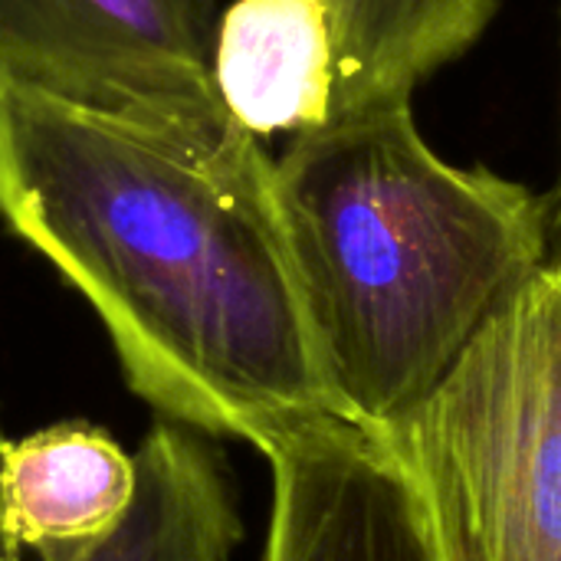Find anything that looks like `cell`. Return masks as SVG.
Segmentation results:
<instances>
[{
    "instance_id": "1",
    "label": "cell",
    "mask_w": 561,
    "mask_h": 561,
    "mask_svg": "<svg viewBox=\"0 0 561 561\" xmlns=\"http://www.w3.org/2000/svg\"><path fill=\"white\" fill-rule=\"evenodd\" d=\"M0 220L92 306L161 417L260 450L332 411L276 161L220 99L95 105L0 69Z\"/></svg>"
},
{
    "instance_id": "2",
    "label": "cell",
    "mask_w": 561,
    "mask_h": 561,
    "mask_svg": "<svg viewBox=\"0 0 561 561\" xmlns=\"http://www.w3.org/2000/svg\"><path fill=\"white\" fill-rule=\"evenodd\" d=\"M289 253L332 411H414L549 263L546 194L444 161L411 102L335 115L276 158Z\"/></svg>"
},
{
    "instance_id": "3",
    "label": "cell",
    "mask_w": 561,
    "mask_h": 561,
    "mask_svg": "<svg viewBox=\"0 0 561 561\" xmlns=\"http://www.w3.org/2000/svg\"><path fill=\"white\" fill-rule=\"evenodd\" d=\"M381 434L440 561H561V260Z\"/></svg>"
},
{
    "instance_id": "4",
    "label": "cell",
    "mask_w": 561,
    "mask_h": 561,
    "mask_svg": "<svg viewBox=\"0 0 561 561\" xmlns=\"http://www.w3.org/2000/svg\"><path fill=\"white\" fill-rule=\"evenodd\" d=\"M214 0H0V69L95 105L217 99Z\"/></svg>"
},
{
    "instance_id": "5",
    "label": "cell",
    "mask_w": 561,
    "mask_h": 561,
    "mask_svg": "<svg viewBox=\"0 0 561 561\" xmlns=\"http://www.w3.org/2000/svg\"><path fill=\"white\" fill-rule=\"evenodd\" d=\"M260 454L273 467L266 561H440L381 431L322 411L266 437Z\"/></svg>"
},
{
    "instance_id": "6",
    "label": "cell",
    "mask_w": 561,
    "mask_h": 561,
    "mask_svg": "<svg viewBox=\"0 0 561 561\" xmlns=\"http://www.w3.org/2000/svg\"><path fill=\"white\" fill-rule=\"evenodd\" d=\"M135 493V454L85 421L49 424L3 444L0 523L20 559H92L128 519Z\"/></svg>"
},
{
    "instance_id": "7",
    "label": "cell",
    "mask_w": 561,
    "mask_h": 561,
    "mask_svg": "<svg viewBox=\"0 0 561 561\" xmlns=\"http://www.w3.org/2000/svg\"><path fill=\"white\" fill-rule=\"evenodd\" d=\"M335 56L329 0H233L217 16L210 76L250 135L296 138L332 122Z\"/></svg>"
},
{
    "instance_id": "8",
    "label": "cell",
    "mask_w": 561,
    "mask_h": 561,
    "mask_svg": "<svg viewBox=\"0 0 561 561\" xmlns=\"http://www.w3.org/2000/svg\"><path fill=\"white\" fill-rule=\"evenodd\" d=\"M135 460L138 493L128 519L85 561H230L243 526L207 434L161 417Z\"/></svg>"
},
{
    "instance_id": "9",
    "label": "cell",
    "mask_w": 561,
    "mask_h": 561,
    "mask_svg": "<svg viewBox=\"0 0 561 561\" xmlns=\"http://www.w3.org/2000/svg\"><path fill=\"white\" fill-rule=\"evenodd\" d=\"M335 23V115L411 102L493 23L500 0H329Z\"/></svg>"
},
{
    "instance_id": "10",
    "label": "cell",
    "mask_w": 561,
    "mask_h": 561,
    "mask_svg": "<svg viewBox=\"0 0 561 561\" xmlns=\"http://www.w3.org/2000/svg\"><path fill=\"white\" fill-rule=\"evenodd\" d=\"M546 214H549V253H552V263L561 260V168L559 178H556V187L546 194Z\"/></svg>"
},
{
    "instance_id": "11",
    "label": "cell",
    "mask_w": 561,
    "mask_h": 561,
    "mask_svg": "<svg viewBox=\"0 0 561 561\" xmlns=\"http://www.w3.org/2000/svg\"><path fill=\"white\" fill-rule=\"evenodd\" d=\"M3 444H7V437H3V427H0V460H3ZM0 561H20V556L13 552V546L7 542L3 523H0Z\"/></svg>"
}]
</instances>
